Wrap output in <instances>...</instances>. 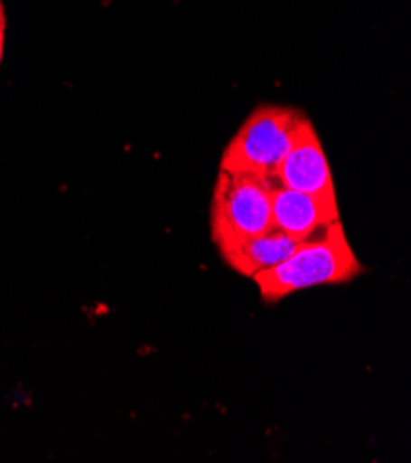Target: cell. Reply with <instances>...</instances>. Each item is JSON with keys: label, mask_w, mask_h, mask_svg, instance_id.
Returning <instances> with one entry per match:
<instances>
[{"label": "cell", "mask_w": 411, "mask_h": 463, "mask_svg": "<svg viewBox=\"0 0 411 463\" xmlns=\"http://www.w3.org/2000/svg\"><path fill=\"white\" fill-rule=\"evenodd\" d=\"M308 124L312 122L294 108H257L223 150L220 170L273 179Z\"/></svg>", "instance_id": "cell-2"}, {"label": "cell", "mask_w": 411, "mask_h": 463, "mask_svg": "<svg viewBox=\"0 0 411 463\" xmlns=\"http://www.w3.org/2000/svg\"><path fill=\"white\" fill-rule=\"evenodd\" d=\"M273 181L286 189L338 203L334 177L323 145L312 124L306 126L292 150L281 161Z\"/></svg>", "instance_id": "cell-4"}, {"label": "cell", "mask_w": 411, "mask_h": 463, "mask_svg": "<svg viewBox=\"0 0 411 463\" xmlns=\"http://www.w3.org/2000/svg\"><path fill=\"white\" fill-rule=\"evenodd\" d=\"M3 52H5V17H3V12H0V61H3Z\"/></svg>", "instance_id": "cell-7"}, {"label": "cell", "mask_w": 411, "mask_h": 463, "mask_svg": "<svg viewBox=\"0 0 411 463\" xmlns=\"http://www.w3.org/2000/svg\"><path fill=\"white\" fill-rule=\"evenodd\" d=\"M363 269L338 220L319 239L303 242L281 264L257 273L253 283L266 303H276L308 288L349 283Z\"/></svg>", "instance_id": "cell-1"}, {"label": "cell", "mask_w": 411, "mask_h": 463, "mask_svg": "<svg viewBox=\"0 0 411 463\" xmlns=\"http://www.w3.org/2000/svg\"><path fill=\"white\" fill-rule=\"evenodd\" d=\"M303 242L306 241L294 239L279 229H271L264 235L246 239L242 242H235L218 250L221 253V259L235 271L253 279L257 273L286 260Z\"/></svg>", "instance_id": "cell-6"}, {"label": "cell", "mask_w": 411, "mask_h": 463, "mask_svg": "<svg viewBox=\"0 0 411 463\" xmlns=\"http://www.w3.org/2000/svg\"><path fill=\"white\" fill-rule=\"evenodd\" d=\"M271 229V181L253 174L220 170L210 205L214 244L223 248Z\"/></svg>", "instance_id": "cell-3"}, {"label": "cell", "mask_w": 411, "mask_h": 463, "mask_svg": "<svg viewBox=\"0 0 411 463\" xmlns=\"http://www.w3.org/2000/svg\"><path fill=\"white\" fill-rule=\"evenodd\" d=\"M269 181L273 229L299 241H310L340 220L338 203L286 189L273 179Z\"/></svg>", "instance_id": "cell-5"}]
</instances>
